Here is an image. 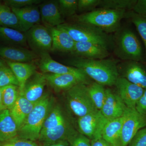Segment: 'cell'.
Returning <instances> with one entry per match:
<instances>
[{
  "label": "cell",
  "mask_w": 146,
  "mask_h": 146,
  "mask_svg": "<svg viewBox=\"0 0 146 146\" xmlns=\"http://www.w3.org/2000/svg\"><path fill=\"white\" fill-rule=\"evenodd\" d=\"M113 59H91L74 57L67 60L70 66L81 70L89 78L104 86L115 85L119 77L117 65Z\"/></svg>",
  "instance_id": "cell-1"
},
{
  "label": "cell",
  "mask_w": 146,
  "mask_h": 146,
  "mask_svg": "<svg viewBox=\"0 0 146 146\" xmlns=\"http://www.w3.org/2000/svg\"><path fill=\"white\" fill-rule=\"evenodd\" d=\"M53 105L52 98L45 93L18 129L17 137L35 142L39 140L45 119Z\"/></svg>",
  "instance_id": "cell-2"
},
{
  "label": "cell",
  "mask_w": 146,
  "mask_h": 146,
  "mask_svg": "<svg viewBox=\"0 0 146 146\" xmlns=\"http://www.w3.org/2000/svg\"><path fill=\"white\" fill-rule=\"evenodd\" d=\"M126 11L100 8L71 17L75 23L87 24L100 29L108 34L116 32L125 18Z\"/></svg>",
  "instance_id": "cell-3"
},
{
  "label": "cell",
  "mask_w": 146,
  "mask_h": 146,
  "mask_svg": "<svg viewBox=\"0 0 146 146\" xmlns=\"http://www.w3.org/2000/svg\"><path fill=\"white\" fill-rule=\"evenodd\" d=\"M115 33L112 49L115 55L123 61L143 62V51L136 34L130 29L121 27Z\"/></svg>",
  "instance_id": "cell-4"
},
{
  "label": "cell",
  "mask_w": 146,
  "mask_h": 146,
  "mask_svg": "<svg viewBox=\"0 0 146 146\" xmlns=\"http://www.w3.org/2000/svg\"><path fill=\"white\" fill-rule=\"evenodd\" d=\"M67 32L75 42H91L109 50L113 48L112 36L96 27L80 23H65L57 26Z\"/></svg>",
  "instance_id": "cell-5"
},
{
  "label": "cell",
  "mask_w": 146,
  "mask_h": 146,
  "mask_svg": "<svg viewBox=\"0 0 146 146\" xmlns=\"http://www.w3.org/2000/svg\"><path fill=\"white\" fill-rule=\"evenodd\" d=\"M66 98L69 108L78 118L97 109L89 96L86 84H78L66 91Z\"/></svg>",
  "instance_id": "cell-6"
},
{
  "label": "cell",
  "mask_w": 146,
  "mask_h": 146,
  "mask_svg": "<svg viewBox=\"0 0 146 146\" xmlns=\"http://www.w3.org/2000/svg\"><path fill=\"white\" fill-rule=\"evenodd\" d=\"M27 44L31 50L38 55L52 51V37L49 29L38 24L25 33Z\"/></svg>",
  "instance_id": "cell-7"
},
{
  "label": "cell",
  "mask_w": 146,
  "mask_h": 146,
  "mask_svg": "<svg viewBox=\"0 0 146 146\" xmlns=\"http://www.w3.org/2000/svg\"><path fill=\"white\" fill-rule=\"evenodd\" d=\"M107 121L100 110H95L83 117L78 118V131L90 140H93L101 136L103 128Z\"/></svg>",
  "instance_id": "cell-8"
},
{
  "label": "cell",
  "mask_w": 146,
  "mask_h": 146,
  "mask_svg": "<svg viewBox=\"0 0 146 146\" xmlns=\"http://www.w3.org/2000/svg\"><path fill=\"white\" fill-rule=\"evenodd\" d=\"M146 127V116L135 109L127 108L123 123L120 146H127L136 133Z\"/></svg>",
  "instance_id": "cell-9"
},
{
  "label": "cell",
  "mask_w": 146,
  "mask_h": 146,
  "mask_svg": "<svg viewBox=\"0 0 146 146\" xmlns=\"http://www.w3.org/2000/svg\"><path fill=\"white\" fill-rule=\"evenodd\" d=\"M119 76L146 89V65L140 61L125 60L117 65Z\"/></svg>",
  "instance_id": "cell-10"
},
{
  "label": "cell",
  "mask_w": 146,
  "mask_h": 146,
  "mask_svg": "<svg viewBox=\"0 0 146 146\" xmlns=\"http://www.w3.org/2000/svg\"><path fill=\"white\" fill-rule=\"evenodd\" d=\"M117 93L128 108L135 109L145 89L119 76L115 85Z\"/></svg>",
  "instance_id": "cell-11"
},
{
  "label": "cell",
  "mask_w": 146,
  "mask_h": 146,
  "mask_svg": "<svg viewBox=\"0 0 146 146\" xmlns=\"http://www.w3.org/2000/svg\"><path fill=\"white\" fill-rule=\"evenodd\" d=\"M44 74L47 83L58 92L66 91L80 83L88 84L89 79L86 75L74 74H54L48 73Z\"/></svg>",
  "instance_id": "cell-12"
},
{
  "label": "cell",
  "mask_w": 146,
  "mask_h": 146,
  "mask_svg": "<svg viewBox=\"0 0 146 146\" xmlns=\"http://www.w3.org/2000/svg\"><path fill=\"white\" fill-rule=\"evenodd\" d=\"M106 98L101 112L108 120L121 117L124 115L128 108L117 93L111 89L106 90Z\"/></svg>",
  "instance_id": "cell-13"
},
{
  "label": "cell",
  "mask_w": 146,
  "mask_h": 146,
  "mask_svg": "<svg viewBox=\"0 0 146 146\" xmlns=\"http://www.w3.org/2000/svg\"><path fill=\"white\" fill-rule=\"evenodd\" d=\"M47 83L44 74L36 72L27 82L20 95L32 103L35 104L44 96V90Z\"/></svg>",
  "instance_id": "cell-14"
},
{
  "label": "cell",
  "mask_w": 146,
  "mask_h": 146,
  "mask_svg": "<svg viewBox=\"0 0 146 146\" xmlns=\"http://www.w3.org/2000/svg\"><path fill=\"white\" fill-rule=\"evenodd\" d=\"M70 53L75 57L91 59H106L110 55L106 48L91 42H75Z\"/></svg>",
  "instance_id": "cell-15"
},
{
  "label": "cell",
  "mask_w": 146,
  "mask_h": 146,
  "mask_svg": "<svg viewBox=\"0 0 146 146\" xmlns=\"http://www.w3.org/2000/svg\"><path fill=\"white\" fill-rule=\"evenodd\" d=\"M38 67L44 74L48 73L54 74H74L86 75L78 68L64 65L55 61L51 57L49 53H45L39 55Z\"/></svg>",
  "instance_id": "cell-16"
},
{
  "label": "cell",
  "mask_w": 146,
  "mask_h": 146,
  "mask_svg": "<svg viewBox=\"0 0 146 146\" xmlns=\"http://www.w3.org/2000/svg\"><path fill=\"white\" fill-rule=\"evenodd\" d=\"M41 21L46 27H56L64 23L58 1H45L39 6Z\"/></svg>",
  "instance_id": "cell-17"
},
{
  "label": "cell",
  "mask_w": 146,
  "mask_h": 146,
  "mask_svg": "<svg viewBox=\"0 0 146 146\" xmlns=\"http://www.w3.org/2000/svg\"><path fill=\"white\" fill-rule=\"evenodd\" d=\"M68 119L56 127L42 132L38 141L42 144L51 143L57 141H66L76 131Z\"/></svg>",
  "instance_id": "cell-18"
},
{
  "label": "cell",
  "mask_w": 146,
  "mask_h": 146,
  "mask_svg": "<svg viewBox=\"0 0 146 146\" xmlns=\"http://www.w3.org/2000/svg\"><path fill=\"white\" fill-rule=\"evenodd\" d=\"M0 57L5 60L30 63L39 58L38 54L28 49L19 46H0Z\"/></svg>",
  "instance_id": "cell-19"
},
{
  "label": "cell",
  "mask_w": 146,
  "mask_h": 146,
  "mask_svg": "<svg viewBox=\"0 0 146 146\" xmlns=\"http://www.w3.org/2000/svg\"><path fill=\"white\" fill-rule=\"evenodd\" d=\"M39 8L36 5L11 8L19 19L23 32L26 33L35 25L40 24L41 18Z\"/></svg>",
  "instance_id": "cell-20"
},
{
  "label": "cell",
  "mask_w": 146,
  "mask_h": 146,
  "mask_svg": "<svg viewBox=\"0 0 146 146\" xmlns=\"http://www.w3.org/2000/svg\"><path fill=\"white\" fill-rule=\"evenodd\" d=\"M46 27L49 30L52 37V51L70 53L75 42L68 33L58 27Z\"/></svg>",
  "instance_id": "cell-21"
},
{
  "label": "cell",
  "mask_w": 146,
  "mask_h": 146,
  "mask_svg": "<svg viewBox=\"0 0 146 146\" xmlns=\"http://www.w3.org/2000/svg\"><path fill=\"white\" fill-rule=\"evenodd\" d=\"M125 113L121 117L108 120L103 128L102 138L112 146H120L121 145L122 127L125 117Z\"/></svg>",
  "instance_id": "cell-22"
},
{
  "label": "cell",
  "mask_w": 146,
  "mask_h": 146,
  "mask_svg": "<svg viewBox=\"0 0 146 146\" xmlns=\"http://www.w3.org/2000/svg\"><path fill=\"white\" fill-rule=\"evenodd\" d=\"M18 129L9 110L0 111V142L7 143L18 136Z\"/></svg>",
  "instance_id": "cell-23"
},
{
  "label": "cell",
  "mask_w": 146,
  "mask_h": 146,
  "mask_svg": "<svg viewBox=\"0 0 146 146\" xmlns=\"http://www.w3.org/2000/svg\"><path fill=\"white\" fill-rule=\"evenodd\" d=\"M7 65L14 73L19 83L20 93L23 90L29 79L36 72V65L30 63H20L5 60Z\"/></svg>",
  "instance_id": "cell-24"
},
{
  "label": "cell",
  "mask_w": 146,
  "mask_h": 146,
  "mask_svg": "<svg viewBox=\"0 0 146 146\" xmlns=\"http://www.w3.org/2000/svg\"><path fill=\"white\" fill-rule=\"evenodd\" d=\"M35 104L29 101L22 95H20L16 103L9 110L18 129L23 124Z\"/></svg>",
  "instance_id": "cell-25"
},
{
  "label": "cell",
  "mask_w": 146,
  "mask_h": 146,
  "mask_svg": "<svg viewBox=\"0 0 146 146\" xmlns=\"http://www.w3.org/2000/svg\"><path fill=\"white\" fill-rule=\"evenodd\" d=\"M0 40L16 46H25L27 44L25 33L4 27H0Z\"/></svg>",
  "instance_id": "cell-26"
},
{
  "label": "cell",
  "mask_w": 146,
  "mask_h": 146,
  "mask_svg": "<svg viewBox=\"0 0 146 146\" xmlns=\"http://www.w3.org/2000/svg\"><path fill=\"white\" fill-rule=\"evenodd\" d=\"M67 119L59 105H53L45 119L41 133L56 127Z\"/></svg>",
  "instance_id": "cell-27"
},
{
  "label": "cell",
  "mask_w": 146,
  "mask_h": 146,
  "mask_svg": "<svg viewBox=\"0 0 146 146\" xmlns=\"http://www.w3.org/2000/svg\"><path fill=\"white\" fill-rule=\"evenodd\" d=\"M0 27L15 29L23 32L18 17L10 7L5 5H0Z\"/></svg>",
  "instance_id": "cell-28"
},
{
  "label": "cell",
  "mask_w": 146,
  "mask_h": 146,
  "mask_svg": "<svg viewBox=\"0 0 146 146\" xmlns=\"http://www.w3.org/2000/svg\"><path fill=\"white\" fill-rule=\"evenodd\" d=\"M88 92L91 100L97 109L100 110L106 98V90L104 86L94 82L87 84Z\"/></svg>",
  "instance_id": "cell-29"
},
{
  "label": "cell",
  "mask_w": 146,
  "mask_h": 146,
  "mask_svg": "<svg viewBox=\"0 0 146 146\" xmlns=\"http://www.w3.org/2000/svg\"><path fill=\"white\" fill-rule=\"evenodd\" d=\"M3 104L5 109L10 110L20 96L19 86L10 85L1 88Z\"/></svg>",
  "instance_id": "cell-30"
},
{
  "label": "cell",
  "mask_w": 146,
  "mask_h": 146,
  "mask_svg": "<svg viewBox=\"0 0 146 146\" xmlns=\"http://www.w3.org/2000/svg\"><path fill=\"white\" fill-rule=\"evenodd\" d=\"M137 0H100V8L113 10H132Z\"/></svg>",
  "instance_id": "cell-31"
},
{
  "label": "cell",
  "mask_w": 146,
  "mask_h": 146,
  "mask_svg": "<svg viewBox=\"0 0 146 146\" xmlns=\"http://www.w3.org/2000/svg\"><path fill=\"white\" fill-rule=\"evenodd\" d=\"M125 18L130 19L132 23L136 27L143 42L146 57V17L140 16L134 13L133 11L130 10L126 11Z\"/></svg>",
  "instance_id": "cell-32"
},
{
  "label": "cell",
  "mask_w": 146,
  "mask_h": 146,
  "mask_svg": "<svg viewBox=\"0 0 146 146\" xmlns=\"http://www.w3.org/2000/svg\"><path fill=\"white\" fill-rule=\"evenodd\" d=\"M10 85L19 86L14 73L7 65L0 68V88Z\"/></svg>",
  "instance_id": "cell-33"
},
{
  "label": "cell",
  "mask_w": 146,
  "mask_h": 146,
  "mask_svg": "<svg viewBox=\"0 0 146 146\" xmlns=\"http://www.w3.org/2000/svg\"><path fill=\"white\" fill-rule=\"evenodd\" d=\"M58 6L63 17H72L78 11V0H59Z\"/></svg>",
  "instance_id": "cell-34"
},
{
  "label": "cell",
  "mask_w": 146,
  "mask_h": 146,
  "mask_svg": "<svg viewBox=\"0 0 146 146\" xmlns=\"http://www.w3.org/2000/svg\"><path fill=\"white\" fill-rule=\"evenodd\" d=\"M67 141L70 146H91V140L77 131L69 137Z\"/></svg>",
  "instance_id": "cell-35"
},
{
  "label": "cell",
  "mask_w": 146,
  "mask_h": 146,
  "mask_svg": "<svg viewBox=\"0 0 146 146\" xmlns=\"http://www.w3.org/2000/svg\"><path fill=\"white\" fill-rule=\"evenodd\" d=\"M42 2L41 0H5L4 1V5L11 8L20 9L37 5Z\"/></svg>",
  "instance_id": "cell-36"
},
{
  "label": "cell",
  "mask_w": 146,
  "mask_h": 146,
  "mask_svg": "<svg viewBox=\"0 0 146 146\" xmlns=\"http://www.w3.org/2000/svg\"><path fill=\"white\" fill-rule=\"evenodd\" d=\"M100 0H78V11L90 12L98 6Z\"/></svg>",
  "instance_id": "cell-37"
},
{
  "label": "cell",
  "mask_w": 146,
  "mask_h": 146,
  "mask_svg": "<svg viewBox=\"0 0 146 146\" xmlns=\"http://www.w3.org/2000/svg\"><path fill=\"white\" fill-rule=\"evenodd\" d=\"M127 146H146V127L138 131Z\"/></svg>",
  "instance_id": "cell-38"
},
{
  "label": "cell",
  "mask_w": 146,
  "mask_h": 146,
  "mask_svg": "<svg viewBox=\"0 0 146 146\" xmlns=\"http://www.w3.org/2000/svg\"><path fill=\"white\" fill-rule=\"evenodd\" d=\"M5 144L10 146H39L35 141L23 139L18 137L11 140Z\"/></svg>",
  "instance_id": "cell-39"
},
{
  "label": "cell",
  "mask_w": 146,
  "mask_h": 146,
  "mask_svg": "<svg viewBox=\"0 0 146 146\" xmlns=\"http://www.w3.org/2000/svg\"><path fill=\"white\" fill-rule=\"evenodd\" d=\"M135 109L139 113L146 116V89L137 102Z\"/></svg>",
  "instance_id": "cell-40"
},
{
  "label": "cell",
  "mask_w": 146,
  "mask_h": 146,
  "mask_svg": "<svg viewBox=\"0 0 146 146\" xmlns=\"http://www.w3.org/2000/svg\"><path fill=\"white\" fill-rule=\"evenodd\" d=\"M132 11L138 15L146 17V0H137Z\"/></svg>",
  "instance_id": "cell-41"
},
{
  "label": "cell",
  "mask_w": 146,
  "mask_h": 146,
  "mask_svg": "<svg viewBox=\"0 0 146 146\" xmlns=\"http://www.w3.org/2000/svg\"><path fill=\"white\" fill-rule=\"evenodd\" d=\"M91 146H112L102 136L91 140Z\"/></svg>",
  "instance_id": "cell-42"
},
{
  "label": "cell",
  "mask_w": 146,
  "mask_h": 146,
  "mask_svg": "<svg viewBox=\"0 0 146 146\" xmlns=\"http://www.w3.org/2000/svg\"><path fill=\"white\" fill-rule=\"evenodd\" d=\"M41 146H70L68 141H61L51 143L42 144Z\"/></svg>",
  "instance_id": "cell-43"
},
{
  "label": "cell",
  "mask_w": 146,
  "mask_h": 146,
  "mask_svg": "<svg viewBox=\"0 0 146 146\" xmlns=\"http://www.w3.org/2000/svg\"><path fill=\"white\" fill-rule=\"evenodd\" d=\"M5 109V108L3 104L1 89V88H0V111H2Z\"/></svg>",
  "instance_id": "cell-44"
},
{
  "label": "cell",
  "mask_w": 146,
  "mask_h": 146,
  "mask_svg": "<svg viewBox=\"0 0 146 146\" xmlns=\"http://www.w3.org/2000/svg\"><path fill=\"white\" fill-rule=\"evenodd\" d=\"M7 65V64L6 63L5 60H3L2 58H0V68Z\"/></svg>",
  "instance_id": "cell-45"
},
{
  "label": "cell",
  "mask_w": 146,
  "mask_h": 146,
  "mask_svg": "<svg viewBox=\"0 0 146 146\" xmlns=\"http://www.w3.org/2000/svg\"><path fill=\"white\" fill-rule=\"evenodd\" d=\"M3 146H10L9 145H7V144H5V145H4Z\"/></svg>",
  "instance_id": "cell-46"
},
{
  "label": "cell",
  "mask_w": 146,
  "mask_h": 146,
  "mask_svg": "<svg viewBox=\"0 0 146 146\" xmlns=\"http://www.w3.org/2000/svg\"><path fill=\"white\" fill-rule=\"evenodd\" d=\"M0 146H2L1 144V142H0Z\"/></svg>",
  "instance_id": "cell-47"
},
{
  "label": "cell",
  "mask_w": 146,
  "mask_h": 146,
  "mask_svg": "<svg viewBox=\"0 0 146 146\" xmlns=\"http://www.w3.org/2000/svg\"><path fill=\"white\" fill-rule=\"evenodd\" d=\"M1 5V2H0V5Z\"/></svg>",
  "instance_id": "cell-48"
}]
</instances>
